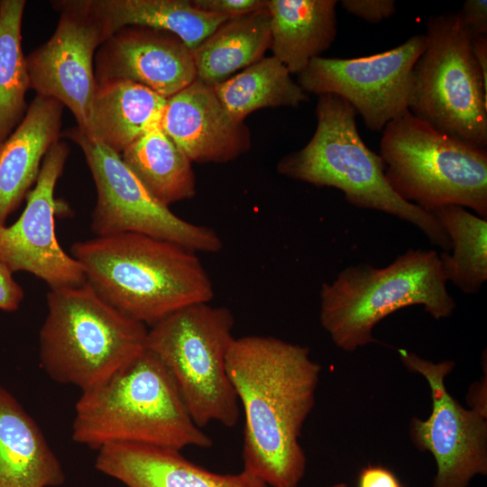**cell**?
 Returning <instances> with one entry per match:
<instances>
[{
  "label": "cell",
  "mask_w": 487,
  "mask_h": 487,
  "mask_svg": "<svg viewBox=\"0 0 487 487\" xmlns=\"http://www.w3.org/2000/svg\"><path fill=\"white\" fill-rule=\"evenodd\" d=\"M226 372L244 414V472L269 487H297L307 468L299 443L321 365L306 346L274 336L233 340Z\"/></svg>",
  "instance_id": "cell-1"
},
{
  "label": "cell",
  "mask_w": 487,
  "mask_h": 487,
  "mask_svg": "<svg viewBox=\"0 0 487 487\" xmlns=\"http://www.w3.org/2000/svg\"><path fill=\"white\" fill-rule=\"evenodd\" d=\"M71 253L104 301L145 326L214 298L197 253L166 240L121 233L77 242Z\"/></svg>",
  "instance_id": "cell-2"
},
{
  "label": "cell",
  "mask_w": 487,
  "mask_h": 487,
  "mask_svg": "<svg viewBox=\"0 0 487 487\" xmlns=\"http://www.w3.org/2000/svg\"><path fill=\"white\" fill-rule=\"evenodd\" d=\"M72 438L95 449L113 443L179 451L213 446L193 420L171 373L148 348L102 383L82 391Z\"/></svg>",
  "instance_id": "cell-3"
},
{
  "label": "cell",
  "mask_w": 487,
  "mask_h": 487,
  "mask_svg": "<svg viewBox=\"0 0 487 487\" xmlns=\"http://www.w3.org/2000/svg\"><path fill=\"white\" fill-rule=\"evenodd\" d=\"M318 96L312 138L302 149L284 156L277 165L278 172L317 187L338 188L352 206L406 221L432 244L451 252V241L435 216L403 200L391 188L382 159L358 133L352 106L335 95Z\"/></svg>",
  "instance_id": "cell-4"
},
{
  "label": "cell",
  "mask_w": 487,
  "mask_h": 487,
  "mask_svg": "<svg viewBox=\"0 0 487 487\" xmlns=\"http://www.w3.org/2000/svg\"><path fill=\"white\" fill-rule=\"evenodd\" d=\"M446 282L435 250L409 249L383 268L350 265L322 284L320 323L338 348L354 352L375 342L373 328L400 308L420 305L436 320L451 317L456 303Z\"/></svg>",
  "instance_id": "cell-5"
},
{
  "label": "cell",
  "mask_w": 487,
  "mask_h": 487,
  "mask_svg": "<svg viewBox=\"0 0 487 487\" xmlns=\"http://www.w3.org/2000/svg\"><path fill=\"white\" fill-rule=\"evenodd\" d=\"M47 307L40 361L60 383L93 388L147 348V326L111 307L87 282L50 289Z\"/></svg>",
  "instance_id": "cell-6"
},
{
  "label": "cell",
  "mask_w": 487,
  "mask_h": 487,
  "mask_svg": "<svg viewBox=\"0 0 487 487\" xmlns=\"http://www.w3.org/2000/svg\"><path fill=\"white\" fill-rule=\"evenodd\" d=\"M385 177L403 200L427 212L445 205L487 219V151L439 132L409 111L382 130Z\"/></svg>",
  "instance_id": "cell-7"
},
{
  "label": "cell",
  "mask_w": 487,
  "mask_h": 487,
  "mask_svg": "<svg viewBox=\"0 0 487 487\" xmlns=\"http://www.w3.org/2000/svg\"><path fill=\"white\" fill-rule=\"evenodd\" d=\"M234 317L225 307L199 303L179 309L148 329L147 348L174 378L199 427L236 425L239 401L226 372Z\"/></svg>",
  "instance_id": "cell-8"
},
{
  "label": "cell",
  "mask_w": 487,
  "mask_h": 487,
  "mask_svg": "<svg viewBox=\"0 0 487 487\" xmlns=\"http://www.w3.org/2000/svg\"><path fill=\"white\" fill-rule=\"evenodd\" d=\"M409 111L436 130L487 151V85L459 14L427 19Z\"/></svg>",
  "instance_id": "cell-9"
},
{
  "label": "cell",
  "mask_w": 487,
  "mask_h": 487,
  "mask_svg": "<svg viewBox=\"0 0 487 487\" xmlns=\"http://www.w3.org/2000/svg\"><path fill=\"white\" fill-rule=\"evenodd\" d=\"M63 136L84 152L96 188L91 230L96 236L138 233L179 244L195 253H217L223 243L216 232L175 215L157 201L122 160L121 154L78 127Z\"/></svg>",
  "instance_id": "cell-10"
},
{
  "label": "cell",
  "mask_w": 487,
  "mask_h": 487,
  "mask_svg": "<svg viewBox=\"0 0 487 487\" xmlns=\"http://www.w3.org/2000/svg\"><path fill=\"white\" fill-rule=\"evenodd\" d=\"M427 44L425 34L370 56L353 59L317 57L299 74L307 93L330 94L347 101L368 129L381 131L409 111L413 69Z\"/></svg>",
  "instance_id": "cell-11"
},
{
  "label": "cell",
  "mask_w": 487,
  "mask_h": 487,
  "mask_svg": "<svg viewBox=\"0 0 487 487\" xmlns=\"http://www.w3.org/2000/svg\"><path fill=\"white\" fill-rule=\"evenodd\" d=\"M404 366L427 381L432 409L427 419L412 418L409 435L436 464L432 487H468L477 475L487 474V416L464 408L447 391L445 379L455 363H433L406 349H398Z\"/></svg>",
  "instance_id": "cell-12"
},
{
  "label": "cell",
  "mask_w": 487,
  "mask_h": 487,
  "mask_svg": "<svg viewBox=\"0 0 487 487\" xmlns=\"http://www.w3.org/2000/svg\"><path fill=\"white\" fill-rule=\"evenodd\" d=\"M68 154L65 142L59 140L50 148L20 217L11 225L0 226V259L13 273H32L50 289L86 282L83 266L64 252L55 232V216L66 207L56 200L54 190Z\"/></svg>",
  "instance_id": "cell-13"
},
{
  "label": "cell",
  "mask_w": 487,
  "mask_h": 487,
  "mask_svg": "<svg viewBox=\"0 0 487 487\" xmlns=\"http://www.w3.org/2000/svg\"><path fill=\"white\" fill-rule=\"evenodd\" d=\"M58 3L61 14L54 33L26 57L30 86L69 108L85 130L97 87L94 54L106 38L85 0Z\"/></svg>",
  "instance_id": "cell-14"
},
{
  "label": "cell",
  "mask_w": 487,
  "mask_h": 487,
  "mask_svg": "<svg viewBox=\"0 0 487 487\" xmlns=\"http://www.w3.org/2000/svg\"><path fill=\"white\" fill-rule=\"evenodd\" d=\"M101 45L96 83L128 80L168 99L197 79L191 50L170 32L123 28Z\"/></svg>",
  "instance_id": "cell-15"
},
{
  "label": "cell",
  "mask_w": 487,
  "mask_h": 487,
  "mask_svg": "<svg viewBox=\"0 0 487 487\" xmlns=\"http://www.w3.org/2000/svg\"><path fill=\"white\" fill-rule=\"evenodd\" d=\"M161 127L191 161L198 163H225L251 147L244 122L234 120L213 87L198 78L167 99Z\"/></svg>",
  "instance_id": "cell-16"
},
{
  "label": "cell",
  "mask_w": 487,
  "mask_h": 487,
  "mask_svg": "<svg viewBox=\"0 0 487 487\" xmlns=\"http://www.w3.org/2000/svg\"><path fill=\"white\" fill-rule=\"evenodd\" d=\"M97 450L96 468L126 487H269L244 471L236 474L210 472L175 449L113 443Z\"/></svg>",
  "instance_id": "cell-17"
},
{
  "label": "cell",
  "mask_w": 487,
  "mask_h": 487,
  "mask_svg": "<svg viewBox=\"0 0 487 487\" xmlns=\"http://www.w3.org/2000/svg\"><path fill=\"white\" fill-rule=\"evenodd\" d=\"M62 110L58 100L37 95L0 143V226L34 186L46 153L59 141Z\"/></svg>",
  "instance_id": "cell-18"
},
{
  "label": "cell",
  "mask_w": 487,
  "mask_h": 487,
  "mask_svg": "<svg viewBox=\"0 0 487 487\" xmlns=\"http://www.w3.org/2000/svg\"><path fill=\"white\" fill-rule=\"evenodd\" d=\"M64 481L40 427L0 384V487H57Z\"/></svg>",
  "instance_id": "cell-19"
},
{
  "label": "cell",
  "mask_w": 487,
  "mask_h": 487,
  "mask_svg": "<svg viewBox=\"0 0 487 487\" xmlns=\"http://www.w3.org/2000/svg\"><path fill=\"white\" fill-rule=\"evenodd\" d=\"M166 103L167 98L128 80L97 83L89 122L83 131L121 154L161 125Z\"/></svg>",
  "instance_id": "cell-20"
},
{
  "label": "cell",
  "mask_w": 487,
  "mask_h": 487,
  "mask_svg": "<svg viewBox=\"0 0 487 487\" xmlns=\"http://www.w3.org/2000/svg\"><path fill=\"white\" fill-rule=\"evenodd\" d=\"M108 39L126 26L174 34L191 51L231 19L195 8L188 0H85Z\"/></svg>",
  "instance_id": "cell-21"
},
{
  "label": "cell",
  "mask_w": 487,
  "mask_h": 487,
  "mask_svg": "<svg viewBox=\"0 0 487 487\" xmlns=\"http://www.w3.org/2000/svg\"><path fill=\"white\" fill-rule=\"evenodd\" d=\"M335 0H267L271 49L290 74H299L336 35Z\"/></svg>",
  "instance_id": "cell-22"
},
{
  "label": "cell",
  "mask_w": 487,
  "mask_h": 487,
  "mask_svg": "<svg viewBox=\"0 0 487 487\" xmlns=\"http://www.w3.org/2000/svg\"><path fill=\"white\" fill-rule=\"evenodd\" d=\"M271 46L267 6L231 18L192 50L197 78L215 87L261 60Z\"/></svg>",
  "instance_id": "cell-23"
},
{
  "label": "cell",
  "mask_w": 487,
  "mask_h": 487,
  "mask_svg": "<svg viewBox=\"0 0 487 487\" xmlns=\"http://www.w3.org/2000/svg\"><path fill=\"white\" fill-rule=\"evenodd\" d=\"M122 160L161 204L192 198L196 177L191 161L162 131H149L121 153Z\"/></svg>",
  "instance_id": "cell-24"
},
{
  "label": "cell",
  "mask_w": 487,
  "mask_h": 487,
  "mask_svg": "<svg viewBox=\"0 0 487 487\" xmlns=\"http://www.w3.org/2000/svg\"><path fill=\"white\" fill-rule=\"evenodd\" d=\"M213 88L222 106L238 122L257 109L297 107L308 100L307 93L273 56L262 58Z\"/></svg>",
  "instance_id": "cell-25"
},
{
  "label": "cell",
  "mask_w": 487,
  "mask_h": 487,
  "mask_svg": "<svg viewBox=\"0 0 487 487\" xmlns=\"http://www.w3.org/2000/svg\"><path fill=\"white\" fill-rule=\"evenodd\" d=\"M452 244L439 258L446 281L465 294H476L487 280V219L457 205L430 211Z\"/></svg>",
  "instance_id": "cell-26"
},
{
  "label": "cell",
  "mask_w": 487,
  "mask_h": 487,
  "mask_svg": "<svg viewBox=\"0 0 487 487\" xmlns=\"http://www.w3.org/2000/svg\"><path fill=\"white\" fill-rule=\"evenodd\" d=\"M24 0L0 1V143L18 126L26 113L30 86L22 50Z\"/></svg>",
  "instance_id": "cell-27"
},
{
  "label": "cell",
  "mask_w": 487,
  "mask_h": 487,
  "mask_svg": "<svg viewBox=\"0 0 487 487\" xmlns=\"http://www.w3.org/2000/svg\"><path fill=\"white\" fill-rule=\"evenodd\" d=\"M192 5L201 11L235 18L263 9L267 0H192Z\"/></svg>",
  "instance_id": "cell-28"
},
{
  "label": "cell",
  "mask_w": 487,
  "mask_h": 487,
  "mask_svg": "<svg viewBox=\"0 0 487 487\" xmlns=\"http://www.w3.org/2000/svg\"><path fill=\"white\" fill-rule=\"evenodd\" d=\"M343 8L366 22L376 23L396 13L393 0H343Z\"/></svg>",
  "instance_id": "cell-29"
},
{
  "label": "cell",
  "mask_w": 487,
  "mask_h": 487,
  "mask_svg": "<svg viewBox=\"0 0 487 487\" xmlns=\"http://www.w3.org/2000/svg\"><path fill=\"white\" fill-rule=\"evenodd\" d=\"M24 297L22 287L15 281L12 271L0 259V309L14 311Z\"/></svg>",
  "instance_id": "cell-30"
},
{
  "label": "cell",
  "mask_w": 487,
  "mask_h": 487,
  "mask_svg": "<svg viewBox=\"0 0 487 487\" xmlns=\"http://www.w3.org/2000/svg\"><path fill=\"white\" fill-rule=\"evenodd\" d=\"M458 14L472 37L487 35L486 0H467Z\"/></svg>",
  "instance_id": "cell-31"
},
{
  "label": "cell",
  "mask_w": 487,
  "mask_h": 487,
  "mask_svg": "<svg viewBox=\"0 0 487 487\" xmlns=\"http://www.w3.org/2000/svg\"><path fill=\"white\" fill-rule=\"evenodd\" d=\"M357 487L403 486L390 469L379 465H368L360 471Z\"/></svg>",
  "instance_id": "cell-32"
},
{
  "label": "cell",
  "mask_w": 487,
  "mask_h": 487,
  "mask_svg": "<svg viewBox=\"0 0 487 487\" xmlns=\"http://www.w3.org/2000/svg\"><path fill=\"white\" fill-rule=\"evenodd\" d=\"M486 384V375H484V379L473 383L469 389L467 401L470 409L487 416Z\"/></svg>",
  "instance_id": "cell-33"
},
{
  "label": "cell",
  "mask_w": 487,
  "mask_h": 487,
  "mask_svg": "<svg viewBox=\"0 0 487 487\" xmlns=\"http://www.w3.org/2000/svg\"><path fill=\"white\" fill-rule=\"evenodd\" d=\"M472 48L483 82L487 85V35L472 37Z\"/></svg>",
  "instance_id": "cell-34"
},
{
  "label": "cell",
  "mask_w": 487,
  "mask_h": 487,
  "mask_svg": "<svg viewBox=\"0 0 487 487\" xmlns=\"http://www.w3.org/2000/svg\"><path fill=\"white\" fill-rule=\"evenodd\" d=\"M327 487H348V485L345 482H338Z\"/></svg>",
  "instance_id": "cell-35"
}]
</instances>
